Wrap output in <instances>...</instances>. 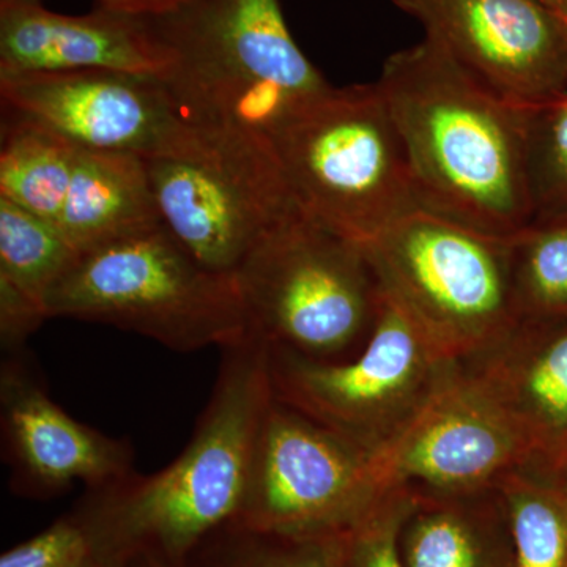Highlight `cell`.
<instances>
[{"label":"cell","instance_id":"obj_1","mask_svg":"<svg viewBox=\"0 0 567 567\" xmlns=\"http://www.w3.org/2000/svg\"><path fill=\"white\" fill-rule=\"evenodd\" d=\"M375 82L421 208L498 237L535 221L524 104L496 95L425 37L393 52Z\"/></svg>","mask_w":567,"mask_h":567},{"label":"cell","instance_id":"obj_2","mask_svg":"<svg viewBox=\"0 0 567 567\" xmlns=\"http://www.w3.org/2000/svg\"><path fill=\"white\" fill-rule=\"evenodd\" d=\"M221 352L210 401L181 456L162 472L91 491L80 516L100 563L122 567L153 555L175 565L237 517L274 388L259 334L248 330Z\"/></svg>","mask_w":567,"mask_h":567},{"label":"cell","instance_id":"obj_3","mask_svg":"<svg viewBox=\"0 0 567 567\" xmlns=\"http://www.w3.org/2000/svg\"><path fill=\"white\" fill-rule=\"evenodd\" d=\"M144 18L167 58L158 80L194 128L268 140L295 106L330 87L279 0H181Z\"/></svg>","mask_w":567,"mask_h":567},{"label":"cell","instance_id":"obj_4","mask_svg":"<svg viewBox=\"0 0 567 567\" xmlns=\"http://www.w3.org/2000/svg\"><path fill=\"white\" fill-rule=\"evenodd\" d=\"M298 207L331 233L368 244L421 208L401 133L379 84L330 87L268 136Z\"/></svg>","mask_w":567,"mask_h":567},{"label":"cell","instance_id":"obj_5","mask_svg":"<svg viewBox=\"0 0 567 567\" xmlns=\"http://www.w3.org/2000/svg\"><path fill=\"white\" fill-rule=\"evenodd\" d=\"M48 317L112 324L189 353L248 333L234 275L205 267L163 223L81 252L52 286Z\"/></svg>","mask_w":567,"mask_h":567},{"label":"cell","instance_id":"obj_6","mask_svg":"<svg viewBox=\"0 0 567 567\" xmlns=\"http://www.w3.org/2000/svg\"><path fill=\"white\" fill-rule=\"evenodd\" d=\"M361 249L379 286L416 320L446 360H473L522 323L511 237L417 208Z\"/></svg>","mask_w":567,"mask_h":567},{"label":"cell","instance_id":"obj_7","mask_svg":"<svg viewBox=\"0 0 567 567\" xmlns=\"http://www.w3.org/2000/svg\"><path fill=\"white\" fill-rule=\"evenodd\" d=\"M234 278L249 330L309 360H349L374 324L379 282L363 249L301 208L252 246Z\"/></svg>","mask_w":567,"mask_h":567},{"label":"cell","instance_id":"obj_8","mask_svg":"<svg viewBox=\"0 0 567 567\" xmlns=\"http://www.w3.org/2000/svg\"><path fill=\"white\" fill-rule=\"evenodd\" d=\"M454 364L380 286L371 333L349 360H309L268 346L275 399L369 454L404 429Z\"/></svg>","mask_w":567,"mask_h":567},{"label":"cell","instance_id":"obj_9","mask_svg":"<svg viewBox=\"0 0 567 567\" xmlns=\"http://www.w3.org/2000/svg\"><path fill=\"white\" fill-rule=\"evenodd\" d=\"M144 159L159 219L218 274L234 275L252 246L300 208L267 137L204 132L185 155Z\"/></svg>","mask_w":567,"mask_h":567},{"label":"cell","instance_id":"obj_10","mask_svg":"<svg viewBox=\"0 0 567 567\" xmlns=\"http://www.w3.org/2000/svg\"><path fill=\"white\" fill-rule=\"evenodd\" d=\"M385 492L368 451L274 395L233 525L279 539L330 540Z\"/></svg>","mask_w":567,"mask_h":567},{"label":"cell","instance_id":"obj_11","mask_svg":"<svg viewBox=\"0 0 567 567\" xmlns=\"http://www.w3.org/2000/svg\"><path fill=\"white\" fill-rule=\"evenodd\" d=\"M377 483L421 495L494 491L533 453L513 417L465 363H456L398 435L371 454Z\"/></svg>","mask_w":567,"mask_h":567},{"label":"cell","instance_id":"obj_12","mask_svg":"<svg viewBox=\"0 0 567 567\" xmlns=\"http://www.w3.org/2000/svg\"><path fill=\"white\" fill-rule=\"evenodd\" d=\"M3 111L89 151L185 155L204 140L158 78L112 70L0 76Z\"/></svg>","mask_w":567,"mask_h":567},{"label":"cell","instance_id":"obj_13","mask_svg":"<svg viewBox=\"0 0 567 567\" xmlns=\"http://www.w3.org/2000/svg\"><path fill=\"white\" fill-rule=\"evenodd\" d=\"M496 95L536 104L567 93V20L540 0H393Z\"/></svg>","mask_w":567,"mask_h":567},{"label":"cell","instance_id":"obj_14","mask_svg":"<svg viewBox=\"0 0 567 567\" xmlns=\"http://www.w3.org/2000/svg\"><path fill=\"white\" fill-rule=\"evenodd\" d=\"M22 353L7 354L0 371L3 446L21 491L55 495L74 483L95 491L133 475L132 445L63 412Z\"/></svg>","mask_w":567,"mask_h":567},{"label":"cell","instance_id":"obj_15","mask_svg":"<svg viewBox=\"0 0 567 567\" xmlns=\"http://www.w3.org/2000/svg\"><path fill=\"white\" fill-rule=\"evenodd\" d=\"M76 70L159 78L167 58L144 17L96 6L71 17L40 0H0V76Z\"/></svg>","mask_w":567,"mask_h":567},{"label":"cell","instance_id":"obj_16","mask_svg":"<svg viewBox=\"0 0 567 567\" xmlns=\"http://www.w3.org/2000/svg\"><path fill=\"white\" fill-rule=\"evenodd\" d=\"M513 417L544 465L567 447V317L525 320L486 353L465 361Z\"/></svg>","mask_w":567,"mask_h":567},{"label":"cell","instance_id":"obj_17","mask_svg":"<svg viewBox=\"0 0 567 567\" xmlns=\"http://www.w3.org/2000/svg\"><path fill=\"white\" fill-rule=\"evenodd\" d=\"M162 223L142 156L80 147L55 226L78 252Z\"/></svg>","mask_w":567,"mask_h":567},{"label":"cell","instance_id":"obj_18","mask_svg":"<svg viewBox=\"0 0 567 567\" xmlns=\"http://www.w3.org/2000/svg\"><path fill=\"white\" fill-rule=\"evenodd\" d=\"M80 147L9 114L2 126L0 196L52 224L61 218Z\"/></svg>","mask_w":567,"mask_h":567},{"label":"cell","instance_id":"obj_19","mask_svg":"<svg viewBox=\"0 0 567 567\" xmlns=\"http://www.w3.org/2000/svg\"><path fill=\"white\" fill-rule=\"evenodd\" d=\"M509 527L511 567H567V494L525 465L496 486Z\"/></svg>","mask_w":567,"mask_h":567},{"label":"cell","instance_id":"obj_20","mask_svg":"<svg viewBox=\"0 0 567 567\" xmlns=\"http://www.w3.org/2000/svg\"><path fill=\"white\" fill-rule=\"evenodd\" d=\"M518 315L525 320L567 317V215L536 219L511 237Z\"/></svg>","mask_w":567,"mask_h":567},{"label":"cell","instance_id":"obj_21","mask_svg":"<svg viewBox=\"0 0 567 567\" xmlns=\"http://www.w3.org/2000/svg\"><path fill=\"white\" fill-rule=\"evenodd\" d=\"M78 256L55 224L0 196V278L44 305Z\"/></svg>","mask_w":567,"mask_h":567},{"label":"cell","instance_id":"obj_22","mask_svg":"<svg viewBox=\"0 0 567 567\" xmlns=\"http://www.w3.org/2000/svg\"><path fill=\"white\" fill-rule=\"evenodd\" d=\"M464 498L420 494L401 533L406 567H496Z\"/></svg>","mask_w":567,"mask_h":567},{"label":"cell","instance_id":"obj_23","mask_svg":"<svg viewBox=\"0 0 567 567\" xmlns=\"http://www.w3.org/2000/svg\"><path fill=\"white\" fill-rule=\"evenodd\" d=\"M524 107L535 221L567 215V93Z\"/></svg>","mask_w":567,"mask_h":567},{"label":"cell","instance_id":"obj_24","mask_svg":"<svg viewBox=\"0 0 567 567\" xmlns=\"http://www.w3.org/2000/svg\"><path fill=\"white\" fill-rule=\"evenodd\" d=\"M420 494L390 488L342 535L333 537L334 567H406L401 533Z\"/></svg>","mask_w":567,"mask_h":567},{"label":"cell","instance_id":"obj_25","mask_svg":"<svg viewBox=\"0 0 567 567\" xmlns=\"http://www.w3.org/2000/svg\"><path fill=\"white\" fill-rule=\"evenodd\" d=\"M99 563L81 516L65 517L0 557V567H87Z\"/></svg>","mask_w":567,"mask_h":567},{"label":"cell","instance_id":"obj_26","mask_svg":"<svg viewBox=\"0 0 567 567\" xmlns=\"http://www.w3.org/2000/svg\"><path fill=\"white\" fill-rule=\"evenodd\" d=\"M48 317L44 305L0 278V344L3 353L24 352L29 336Z\"/></svg>","mask_w":567,"mask_h":567},{"label":"cell","instance_id":"obj_27","mask_svg":"<svg viewBox=\"0 0 567 567\" xmlns=\"http://www.w3.org/2000/svg\"><path fill=\"white\" fill-rule=\"evenodd\" d=\"M240 567H334L333 547L331 540H289V547L256 551Z\"/></svg>","mask_w":567,"mask_h":567},{"label":"cell","instance_id":"obj_28","mask_svg":"<svg viewBox=\"0 0 567 567\" xmlns=\"http://www.w3.org/2000/svg\"><path fill=\"white\" fill-rule=\"evenodd\" d=\"M178 2L181 0H95V6L134 17H155L174 9Z\"/></svg>","mask_w":567,"mask_h":567},{"label":"cell","instance_id":"obj_29","mask_svg":"<svg viewBox=\"0 0 567 567\" xmlns=\"http://www.w3.org/2000/svg\"><path fill=\"white\" fill-rule=\"evenodd\" d=\"M543 473L551 483L557 484L563 491L567 492V447L544 465H529Z\"/></svg>","mask_w":567,"mask_h":567},{"label":"cell","instance_id":"obj_30","mask_svg":"<svg viewBox=\"0 0 567 567\" xmlns=\"http://www.w3.org/2000/svg\"><path fill=\"white\" fill-rule=\"evenodd\" d=\"M140 558V565L137 567H175L173 563L166 561V559L153 557V555H142Z\"/></svg>","mask_w":567,"mask_h":567},{"label":"cell","instance_id":"obj_31","mask_svg":"<svg viewBox=\"0 0 567 567\" xmlns=\"http://www.w3.org/2000/svg\"><path fill=\"white\" fill-rule=\"evenodd\" d=\"M540 2L546 3L547 7H550L551 10L557 11L567 20V0H540Z\"/></svg>","mask_w":567,"mask_h":567},{"label":"cell","instance_id":"obj_32","mask_svg":"<svg viewBox=\"0 0 567 567\" xmlns=\"http://www.w3.org/2000/svg\"><path fill=\"white\" fill-rule=\"evenodd\" d=\"M87 567H118V566L106 565V563H92V565L87 566Z\"/></svg>","mask_w":567,"mask_h":567},{"label":"cell","instance_id":"obj_33","mask_svg":"<svg viewBox=\"0 0 567 567\" xmlns=\"http://www.w3.org/2000/svg\"><path fill=\"white\" fill-rule=\"evenodd\" d=\"M559 488H561V487H559ZM566 494H567V492H566Z\"/></svg>","mask_w":567,"mask_h":567}]
</instances>
